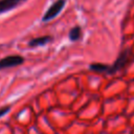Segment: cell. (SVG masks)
Returning <instances> with one entry per match:
<instances>
[{
  "mask_svg": "<svg viewBox=\"0 0 134 134\" xmlns=\"http://www.w3.org/2000/svg\"><path fill=\"white\" fill-rule=\"evenodd\" d=\"M51 40H52V37H50V36H42V37H38V38H35V39L30 40L28 45L30 47L42 46V45H45V44L49 43Z\"/></svg>",
  "mask_w": 134,
  "mask_h": 134,
  "instance_id": "cell-5",
  "label": "cell"
},
{
  "mask_svg": "<svg viewBox=\"0 0 134 134\" xmlns=\"http://www.w3.org/2000/svg\"><path fill=\"white\" fill-rule=\"evenodd\" d=\"M131 58H132V51H131V49L126 48L122 51H120V53L117 57V59L115 60L114 64L111 65V66L109 65V69L107 71V74H114L117 71L121 70L130 62Z\"/></svg>",
  "mask_w": 134,
  "mask_h": 134,
  "instance_id": "cell-1",
  "label": "cell"
},
{
  "mask_svg": "<svg viewBox=\"0 0 134 134\" xmlns=\"http://www.w3.org/2000/svg\"><path fill=\"white\" fill-rule=\"evenodd\" d=\"M65 3H66V0H57L55 2H53L49 6L47 12L44 14L42 20L44 22H46V21H49V20H52L53 18H55L62 12V9L64 8Z\"/></svg>",
  "mask_w": 134,
  "mask_h": 134,
  "instance_id": "cell-2",
  "label": "cell"
},
{
  "mask_svg": "<svg viewBox=\"0 0 134 134\" xmlns=\"http://www.w3.org/2000/svg\"><path fill=\"white\" fill-rule=\"evenodd\" d=\"M10 110V107L9 106H5V107H2L1 109H0V117H2L3 115H5L8 111Z\"/></svg>",
  "mask_w": 134,
  "mask_h": 134,
  "instance_id": "cell-8",
  "label": "cell"
},
{
  "mask_svg": "<svg viewBox=\"0 0 134 134\" xmlns=\"http://www.w3.org/2000/svg\"><path fill=\"white\" fill-rule=\"evenodd\" d=\"M82 37V28L80 26H74L69 31V39L71 41H77Z\"/></svg>",
  "mask_w": 134,
  "mask_h": 134,
  "instance_id": "cell-6",
  "label": "cell"
},
{
  "mask_svg": "<svg viewBox=\"0 0 134 134\" xmlns=\"http://www.w3.org/2000/svg\"><path fill=\"white\" fill-rule=\"evenodd\" d=\"M24 62V58L21 55H7L0 60V69L10 68L21 65Z\"/></svg>",
  "mask_w": 134,
  "mask_h": 134,
  "instance_id": "cell-3",
  "label": "cell"
},
{
  "mask_svg": "<svg viewBox=\"0 0 134 134\" xmlns=\"http://www.w3.org/2000/svg\"><path fill=\"white\" fill-rule=\"evenodd\" d=\"M89 68L93 71H96V72H106L107 73V71L109 69V65L100 64V63H93L89 66Z\"/></svg>",
  "mask_w": 134,
  "mask_h": 134,
  "instance_id": "cell-7",
  "label": "cell"
},
{
  "mask_svg": "<svg viewBox=\"0 0 134 134\" xmlns=\"http://www.w3.org/2000/svg\"><path fill=\"white\" fill-rule=\"evenodd\" d=\"M22 0H0V14L15 8Z\"/></svg>",
  "mask_w": 134,
  "mask_h": 134,
  "instance_id": "cell-4",
  "label": "cell"
}]
</instances>
